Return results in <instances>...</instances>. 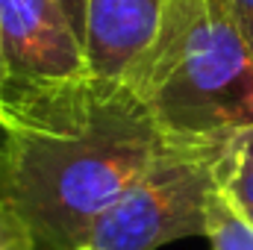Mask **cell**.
<instances>
[{"instance_id":"1","label":"cell","mask_w":253,"mask_h":250,"mask_svg":"<svg viewBox=\"0 0 253 250\" xmlns=\"http://www.w3.org/2000/svg\"><path fill=\"white\" fill-rule=\"evenodd\" d=\"M0 197L39 250H80L94 221L177 138L124 83H83L3 97Z\"/></svg>"},{"instance_id":"6","label":"cell","mask_w":253,"mask_h":250,"mask_svg":"<svg viewBox=\"0 0 253 250\" xmlns=\"http://www.w3.org/2000/svg\"><path fill=\"white\" fill-rule=\"evenodd\" d=\"M218 191L253 227V124L230 132L215 162Z\"/></svg>"},{"instance_id":"10","label":"cell","mask_w":253,"mask_h":250,"mask_svg":"<svg viewBox=\"0 0 253 250\" xmlns=\"http://www.w3.org/2000/svg\"><path fill=\"white\" fill-rule=\"evenodd\" d=\"M233 6H236V12L242 18L245 36H248V42H251V47H253V0H233Z\"/></svg>"},{"instance_id":"4","label":"cell","mask_w":253,"mask_h":250,"mask_svg":"<svg viewBox=\"0 0 253 250\" xmlns=\"http://www.w3.org/2000/svg\"><path fill=\"white\" fill-rule=\"evenodd\" d=\"M0 62L3 97L94 77L85 44L59 0H0Z\"/></svg>"},{"instance_id":"11","label":"cell","mask_w":253,"mask_h":250,"mask_svg":"<svg viewBox=\"0 0 253 250\" xmlns=\"http://www.w3.org/2000/svg\"><path fill=\"white\" fill-rule=\"evenodd\" d=\"M0 100H3V62H0Z\"/></svg>"},{"instance_id":"3","label":"cell","mask_w":253,"mask_h":250,"mask_svg":"<svg viewBox=\"0 0 253 250\" xmlns=\"http://www.w3.org/2000/svg\"><path fill=\"white\" fill-rule=\"evenodd\" d=\"M224 138H174L147 171L94 221L83 248L159 250L171 242L206 236L215 162Z\"/></svg>"},{"instance_id":"5","label":"cell","mask_w":253,"mask_h":250,"mask_svg":"<svg viewBox=\"0 0 253 250\" xmlns=\"http://www.w3.org/2000/svg\"><path fill=\"white\" fill-rule=\"evenodd\" d=\"M162 6L165 0H85L83 44L91 74L132 85L156 39Z\"/></svg>"},{"instance_id":"9","label":"cell","mask_w":253,"mask_h":250,"mask_svg":"<svg viewBox=\"0 0 253 250\" xmlns=\"http://www.w3.org/2000/svg\"><path fill=\"white\" fill-rule=\"evenodd\" d=\"M59 3H62L68 21L74 24V30H77L80 39H83V12H85V0H59Z\"/></svg>"},{"instance_id":"12","label":"cell","mask_w":253,"mask_h":250,"mask_svg":"<svg viewBox=\"0 0 253 250\" xmlns=\"http://www.w3.org/2000/svg\"><path fill=\"white\" fill-rule=\"evenodd\" d=\"M0 153H3V129H0Z\"/></svg>"},{"instance_id":"2","label":"cell","mask_w":253,"mask_h":250,"mask_svg":"<svg viewBox=\"0 0 253 250\" xmlns=\"http://www.w3.org/2000/svg\"><path fill=\"white\" fill-rule=\"evenodd\" d=\"M129 88L180 138H227L251 126L253 47L233 0H165Z\"/></svg>"},{"instance_id":"13","label":"cell","mask_w":253,"mask_h":250,"mask_svg":"<svg viewBox=\"0 0 253 250\" xmlns=\"http://www.w3.org/2000/svg\"><path fill=\"white\" fill-rule=\"evenodd\" d=\"M80 250H94V248H80Z\"/></svg>"},{"instance_id":"7","label":"cell","mask_w":253,"mask_h":250,"mask_svg":"<svg viewBox=\"0 0 253 250\" xmlns=\"http://www.w3.org/2000/svg\"><path fill=\"white\" fill-rule=\"evenodd\" d=\"M206 239L212 250H253V227L233 209V203L215 191L206 218Z\"/></svg>"},{"instance_id":"8","label":"cell","mask_w":253,"mask_h":250,"mask_svg":"<svg viewBox=\"0 0 253 250\" xmlns=\"http://www.w3.org/2000/svg\"><path fill=\"white\" fill-rule=\"evenodd\" d=\"M0 250H39L24 215L0 197Z\"/></svg>"}]
</instances>
